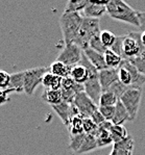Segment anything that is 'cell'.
<instances>
[{"mask_svg":"<svg viewBox=\"0 0 145 155\" xmlns=\"http://www.w3.org/2000/svg\"><path fill=\"white\" fill-rule=\"evenodd\" d=\"M127 61H130L132 65H134L136 67V69L139 71L142 75L145 76V58L142 55L135 57V58H130Z\"/></svg>","mask_w":145,"mask_h":155,"instance_id":"cell-35","label":"cell"},{"mask_svg":"<svg viewBox=\"0 0 145 155\" xmlns=\"http://www.w3.org/2000/svg\"><path fill=\"white\" fill-rule=\"evenodd\" d=\"M5 92L12 91L15 93H24V87H23V71L11 74L9 81L5 87Z\"/></svg>","mask_w":145,"mask_h":155,"instance_id":"cell-14","label":"cell"},{"mask_svg":"<svg viewBox=\"0 0 145 155\" xmlns=\"http://www.w3.org/2000/svg\"><path fill=\"white\" fill-rule=\"evenodd\" d=\"M106 14L113 20L140 27L139 12L135 11L123 0H110L106 4Z\"/></svg>","mask_w":145,"mask_h":155,"instance_id":"cell-1","label":"cell"},{"mask_svg":"<svg viewBox=\"0 0 145 155\" xmlns=\"http://www.w3.org/2000/svg\"><path fill=\"white\" fill-rule=\"evenodd\" d=\"M100 21L99 19L86 18L83 19L82 25L77 32V35L74 40V44L77 45L84 51L89 46V42L95 37L100 33Z\"/></svg>","mask_w":145,"mask_h":155,"instance_id":"cell-3","label":"cell"},{"mask_svg":"<svg viewBox=\"0 0 145 155\" xmlns=\"http://www.w3.org/2000/svg\"><path fill=\"white\" fill-rule=\"evenodd\" d=\"M83 50L75 45L74 43L65 45L64 49L60 52V54L56 57V61L65 64L69 67H73L78 65L83 56Z\"/></svg>","mask_w":145,"mask_h":155,"instance_id":"cell-7","label":"cell"},{"mask_svg":"<svg viewBox=\"0 0 145 155\" xmlns=\"http://www.w3.org/2000/svg\"><path fill=\"white\" fill-rule=\"evenodd\" d=\"M98 73V71H95V72L88 74V80L84 84L85 93L96 104H98L99 98H100L101 93H103V89H101L100 82H99Z\"/></svg>","mask_w":145,"mask_h":155,"instance_id":"cell-9","label":"cell"},{"mask_svg":"<svg viewBox=\"0 0 145 155\" xmlns=\"http://www.w3.org/2000/svg\"><path fill=\"white\" fill-rule=\"evenodd\" d=\"M110 133H111L112 140H113V144L119 143L121 140L127 139V137H130L126 128L123 125H114L113 124L110 129Z\"/></svg>","mask_w":145,"mask_h":155,"instance_id":"cell-23","label":"cell"},{"mask_svg":"<svg viewBox=\"0 0 145 155\" xmlns=\"http://www.w3.org/2000/svg\"><path fill=\"white\" fill-rule=\"evenodd\" d=\"M118 80L122 83L123 85L127 87H132V83H133V77H132V74L128 71V69L125 67L124 65H121L118 68Z\"/></svg>","mask_w":145,"mask_h":155,"instance_id":"cell-28","label":"cell"},{"mask_svg":"<svg viewBox=\"0 0 145 155\" xmlns=\"http://www.w3.org/2000/svg\"><path fill=\"white\" fill-rule=\"evenodd\" d=\"M130 89V87H125V85H123L122 83H121L119 80L118 81H116L115 83H113V84L110 87V89L108 91H110V92L113 93L114 95H115L116 97H117L118 99L121 98V96H122L123 94H124L126 91Z\"/></svg>","mask_w":145,"mask_h":155,"instance_id":"cell-33","label":"cell"},{"mask_svg":"<svg viewBox=\"0 0 145 155\" xmlns=\"http://www.w3.org/2000/svg\"><path fill=\"white\" fill-rule=\"evenodd\" d=\"M84 16L78 13H63L60 17V26L65 45L73 43L82 25Z\"/></svg>","mask_w":145,"mask_h":155,"instance_id":"cell-2","label":"cell"},{"mask_svg":"<svg viewBox=\"0 0 145 155\" xmlns=\"http://www.w3.org/2000/svg\"><path fill=\"white\" fill-rule=\"evenodd\" d=\"M9 77H11V74H8L5 71L0 70V87H3L4 89L9 81Z\"/></svg>","mask_w":145,"mask_h":155,"instance_id":"cell-38","label":"cell"},{"mask_svg":"<svg viewBox=\"0 0 145 155\" xmlns=\"http://www.w3.org/2000/svg\"><path fill=\"white\" fill-rule=\"evenodd\" d=\"M72 104L76 107L79 116L83 118H90L91 114L98 109V105L85 92L76 94Z\"/></svg>","mask_w":145,"mask_h":155,"instance_id":"cell-8","label":"cell"},{"mask_svg":"<svg viewBox=\"0 0 145 155\" xmlns=\"http://www.w3.org/2000/svg\"><path fill=\"white\" fill-rule=\"evenodd\" d=\"M70 77L75 82L80 83V84H85L86 81L88 80V71L86 70L84 66L78 64V65H75L71 68Z\"/></svg>","mask_w":145,"mask_h":155,"instance_id":"cell-20","label":"cell"},{"mask_svg":"<svg viewBox=\"0 0 145 155\" xmlns=\"http://www.w3.org/2000/svg\"><path fill=\"white\" fill-rule=\"evenodd\" d=\"M109 1L103 2H93L88 1L87 5L83 12V16L86 18L100 19L103 15L106 14V4Z\"/></svg>","mask_w":145,"mask_h":155,"instance_id":"cell-10","label":"cell"},{"mask_svg":"<svg viewBox=\"0 0 145 155\" xmlns=\"http://www.w3.org/2000/svg\"><path fill=\"white\" fill-rule=\"evenodd\" d=\"M42 84L44 85L45 89L50 90H61L62 87V78L59 76H56L50 72L46 73L43 77Z\"/></svg>","mask_w":145,"mask_h":155,"instance_id":"cell-22","label":"cell"},{"mask_svg":"<svg viewBox=\"0 0 145 155\" xmlns=\"http://www.w3.org/2000/svg\"><path fill=\"white\" fill-rule=\"evenodd\" d=\"M134 139L130 135L127 139L113 144V149H112L110 155H133L134 154Z\"/></svg>","mask_w":145,"mask_h":155,"instance_id":"cell-11","label":"cell"},{"mask_svg":"<svg viewBox=\"0 0 145 155\" xmlns=\"http://www.w3.org/2000/svg\"><path fill=\"white\" fill-rule=\"evenodd\" d=\"M90 118L92 119V121H93V122L96 124L97 126H99L100 125V124H103L104 121V118L103 117V114H100V111L98 110V109H97V110H95L93 114H91V117H90Z\"/></svg>","mask_w":145,"mask_h":155,"instance_id":"cell-37","label":"cell"},{"mask_svg":"<svg viewBox=\"0 0 145 155\" xmlns=\"http://www.w3.org/2000/svg\"><path fill=\"white\" fill-rule=\"evenodd\" d=\"M143 90L142 89H134L130 87L119 99L123 106L126 108L128 114H130V121H134L138 116V111L141 104Z\"/></svg>","mask_w":145,"mask_h":155,"instance_id":"cell-6","label":"cell"},{"mask_svg":"<svg viewBox=\"0 0 145 155\" xmlns=\"http://www.w3.org/2000/svg\"><path fill=\"white\" fill-rule=\"evenodd\" d=\"M140 32H141V43L145 47V31H140Z\"/></svg>","mask_w":145,"mask_h":155,"instance_id":"cell-40","label":"cell"},{"mask_svg":"<svg viewBox=\"0 0 145 155\" xmlns=\"http://www.w3.org/2000/svg\"><path fill=\"white\" fill-rule=\"evenodd\" d=\"M97 149H98V148H97L95 137L91 134H87L82 147H80L79 151L77 152V154H86V153H89V152L95 151V150H97Z\"/></svg>","mask_w":145,"mask_h":155,"instance_id":"cell-26","label":"cell"},{"mask_svg":"<svg viewBox=\"0 0 145 155\" xmlns=\"http://www.w3.org/2000/svg\"><path fill=\"white\" fill-rule=\"evenodd\" d=\"M98 110L103 114L104 120L112 122L115 114V106H98Z\"/></svg>","mask_w":145,"mask_h":155,"instance_id":"cell-34","label":"cell"},{"mask_svg":"<svg viewBox=\"0 0 145 155\" xmlns=\"http://www.w3.org/2000/svg\"><path fill=\"white\" fill-rule=\"evenodd\" d=\"M101 43L106 49H111L117 41V37L110 30H101L99 33Z\"/></svg>","mask_w":145,"mask_h":155,"instance_id":"cell-29","label":"cell"},{"mask_svg":"<svg viewBox=\"0 0 145 155\" xmlns=\"http://www.w3.org/2000/svg\"><path fill=\"white\" fill-rule=\"evenodd\" d=\"M143 45L141 43V32L132 31L122 35L121 42V56L123 59L128 61L141 55Z\"/></svg>","mask_w":145,"mask_h":155,"instance_id":"cell-4","label":"cell"},{"mask_svg":"<svg viewBox=\"0 0 145 155\" xmlns=\"http://www.w3.org/2000/svg\"><path fill=\"white\" fill-rule=\"evenodd\" d=\"M49 72V67H39L23 71V87L24 93L28 96L34 95L35 89L42 83L45 74Z\"/></svg>","mask_w":145,"mask_h":155,"instance_id":"cell-5","label":"cell"},{"mask_svg":"<svg viewBox=\"0 0 145 155\" xmlns=\"http://www.w3.org/2000/svg\"><path fill=\"white\" fill-rule=\"evenodd\" d=\"M104 56V61L106 65L108 66L109 69H118L119 66L122 63L123 58L119 54H117L116 52H114L112 49H108L103 54Z\"/></svg>","mask_w":145,"mask_h":155,"instance_id":"cell-21","label":"cell"},{"mask_svg":"<svg viewBox=\"0 0 145 155\" xmlns=\"http://www.w3.org/2000/svg\"><path fill=\"white\" fill-rule=\"evenodd\" d=\"M86 0H69L66 3L64 13H78L82 14L87 5Z\"/></svg>","mask_w":145,"mask_h":155,"instance_id":"cell-24","label":"cell"},{"mask_svg":"<svg viewBox=\"0 0 145 155\" xmlns=\"http://www.w3.org/2000/svg\"><path fill=\"white\" fill-rule=\"evenodd\" d=\"M86 135H87L86 133H80V134H76V135H69L70 143H69L68 149L71 150L72 152L77 153L86 139Z\"/></svg>","mask_w":145,"mask_h":155,"instance_id":"cell-30","label":"cell"},{"mask_svg":"<svg viewBox=\"0 0 145 155\" xmlns=\"http://www.w3.org/2000/svg\"><path fill=\"white\" fill-rule=\"evenodd\" d=\"M83 52H84L86 57L89 59V61L95 67V69H96L98 72L106 70V69H109L108 66L106 65V61H104V56H103V53L96 52V51H94V50H92L90 48H87L86 50H84Z\"/></svg>","mask_w":145,"mask_h":155,"instance_id":"cell-13","label":"cell"},{"mask_svg":"<svg viewBox=\"0 0 145 155\" xmlns=\"http://www.w3.org/2000/svg\"><path fill=\"white\" fill-rule=\"evenodd\" d=\"M119 99L110 91H103L99 98L98 106H115Z\"/></svg>","mask_w":145,"mask_h":155,"instance_id":"cell-27","label":"cell"},{"mask_svg":"<svg viewBox=\"0 0 145 155\" xmlns=\"http://www.w3.org/2000/svg\"><path fill=\"white\" fill-rule=\"evenodd\" d=\"M98 77L103 92L108 91L113 83L118 81V69H106L100 71L98 73Z\"/></svg>","mask_w":145,"mask_h":155,"instance_id":"cell-12","label":"cell"},{"mask_svg":"<svg viewBox=\"0 0 145 155\" xmlns=\"http://www.w3.org/2000/svg\"><path fill=\"white\" fill-rule=\"evenodd\" d=\"M41 99L43 102L49 104L50 106L56 105V104L63 102L62 99V92L61 90H50V89H45L44 92L41 95Z\"/></svg>","mask_w":145,"mask_h":155,"instance_id":"cell-17","label":"cell"},{"mask_svg":"<svg viewBox=\"0 0 145 155\" xmlns=\"http://www.w3.org/2000/svg\"><path fill=\"white\" fill-rule=\"evenodd\" d=\"M140 31H145V12H139Z\"/></svg>","mask_w":145,"mask_h":155,"instance_id":"cell-39","label":"cell"},{"mask_svg":"<svg viewBox=\"0 0 145 155\" xmlns=\"http://www.w3.org/2000/svg\"><path fill=\"white\" fill-rule=\"evenodd\" d=\"M71 68L72 67H69L65 64L61 63V61H53L49 67V72L56 76H59L61 78H66L70 76L71 73Z\"/></svg>","mask_w":145,"mask_h":155,"instance_id":"cell-19","label":"cell"},{"mask_svg":"<svg viewBox=\"0 0 145 155\" xmlns=\"http://www.w3.org/2000/svg\"><path fill=\"white\" fill-rule=\"evenodd\" d=\"M127 121H130V114H128L126 108L123 106V104L121 103V101L119 100L117 102V104L115 105V114H114L112 123L114 125H123Z\"/></svg>","mask_w":145,"mask_h":155,"instance_id":"cell-18","label":"cell"},{"mask_svg":"<svg viewBox=\"0 0 145 155\" xmlns=\"http://www.w3.org/2000/svg\"><path fill=\"white\" fill-rule=\"evenodd\" d=\"M83 128H84V133H86V134L95 135L97 129H98V126L92 121L91 118H84V120H83Z\"/></svg>","mask_w":145,"mask_h":155,"instance_id":"cell-32","label":"cell"},{"mask_svg":"<svg viewBox=\"0 0 145 155\" xmlns=\"http://www.w3.org/2000/svg\"><path fill=\"white\" fill-rule=\"evenodd\" d=\"M61 92H62V99H63V101L68 104H72L73 101H74L75 96H76V93L73 92L72 90H64V89H61Z\"/></svg>","mask_w":145,"mask_h":155,"instance_id":"cell-36","label":"cell"},{"mask_svg":"<svg viewBox=\"0 0 145 155\" xmlns=\"http://www.w3.org/2000/svg\"><path fill=\"white\" fill-rule=\"evenodd\" d=\"M83 120L84 118L80 116L72 117L67 126L69 130V135H76L84 133V128H83Z\"/></svg>","mask_w":145,"mask_h":155,"instance_id":"cell-25","label":"cell"},{"mask_svg":"<svg viewBox=\"0 0 145 155\" xmlns=\"http://www.w3.org/2000/svg\"><path fill=\"white\" fill-rule=\"evenodd\" d=\"M94 137H95V140H96V144H97V148H98V149H100V148H106L113 144L110 130L106 129V128L98 126V129H97Z\"/></svg>","mask_w":145,"mask_h":155,"instance_id":"cell-15","label":"cell"},{"mask_svg":"<svg viewBox=\"0 0 145 155\" xmlns=\"http://www.w3.org/2000/svg\"><path fill=\"white\" fill-rule=\"evenodd\" d=\"M51 108L53 111L58 114V117L62 120V122L65 124L66 126L69 125V122L71 120V111H70V104L66 102H61L56 105H52Z\"/></svg>","mask_w":145,"mask_h":155,"instance_id":"cell-16","label":"cell"},{"mask_svg":"<svg viewBox=\"0 0 145 155\" xmlns=\"http://www.w3.org/2000/svg\"><path fill=\"white\" fill-rule=\"evenodd\" d=\"M88 48L94 50V51H96V52H99V53H103V54H104V52L108 50L103 45V43H101V40H100L99 35H95L93 39L89 42V46H88Z\"/></svg>","mask_w":145,"mask_h":155,"instance_id":"cell-31","label":"cell"}]
</instances>
